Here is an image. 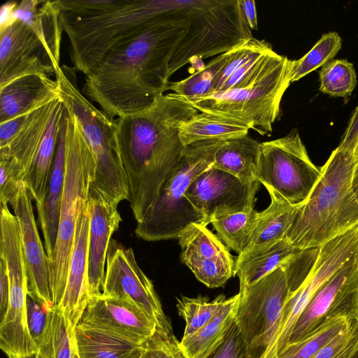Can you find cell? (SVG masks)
I'll return each mask as SVG.
<instances>
[{"label":"cell","instance_id":"6da1fadb","mask_svg":"<svg viewBox=\"0 0 358 358\" xmlns=\"http://www.w3.org/2000/svg\"><path fill=\"white\" fill-rule=\"evenodd\" d=\"M189 27L165 17L114 47L85 76L83 93L111 119L148 108L169 90L170 60Z\"/></svg>","mask_w":358,"mask_h":358},{"label":"cell","instance_id":"7a4b0ae2","mask_svg":"<svg viewBox=\"0 0 358 358\" xmlns=\"http://www.w3.org/2000/svg\"><path fill=\"white\" fill-rule=\"evenodd\" d=\"M199 111L161 94L148 108L115 119V141L129 184V202L138 222L157 199L178 166L185 146L180 126Z\"/></svg>","mask_w":358,"mask_h":358},{"label":"cell","instance_id":"3957f363","mask_svg":"<svg viewBox=\"0 0 358 358\" xmlns=\"http://www.w3.org/2000/svg\"><path fill=\"white\" fill-rule=\"evenodd\" d=\"M73 67L85 76L114 47L166 17L159 0H57Z\"/></svg>","mask_w":358,"mask_h":358},{"label":"cell","instance_id":"277c9868","mask_svg":"<svg viewBox=\"0 0 358 358\" xmlns=\"http://www.w3.org/2000/svg\"><path fill=\"white\" fill-rule=\"evenodd\" d=\"M355 157L337 147L320 168L321 176L299 206L285 238L296 249L319 248L358 225V203L352 189Z\"/></svg>","mask_w":358,"mask_h":358},{"label":"cell","instance_id":"5b68a950","mask_svg":"<svg viewBox=\"0 0 358 358\" xmlns=\"http://www.w3.org/2000/svg\"><path fill=\"white\" fill-rule=\"evenodd\" d=\"M292 60L273 50L244 80L229 90L199 97L170 93L198 110L240 122L259 134L273 131L282 96L291 84Z\"/></svg>","mask_w":358,"mask_h":358},{"label":"cell","instance_id":"8992f818","mask_svg":"<svg viewBox=\"0 0 358 358\" xmlns=\"http://www.w3.org/2000/svg\"><path fill=\"white\" fill-rule=\"evenodd\" d=\"M76 69L60 65L55 73L59 94L80 125L95 161L92 185L118 206L129 199V184L115 141V119L110 118L80 92Z\"/></svg>","mask_w":358,"mask_h":358},{"label":"cell","instance_id":"52a82bcc","mask_svg":"<svg viewBox=\"0 0 358 358\" xmlns=\"http://www.w3.org/2000/svg\"><path fill=\"white\" fill-rule=\"evenodd\" d=\"M65 121V179L57 241L50 262L54 306H58L64 293L78 219L95 173L93 154L75 115L67 109Z\"/></svg>","mask_w":358,"mask_h":358},{"label":"cell","instance_id":"ba28073f","mask_svg":"<svg viewBox=\"0 0 358 358\" xmlns=\"http://www.w3.org/2000/svg\"><path fill=\"white\" fill-rule=\"evenodd\" d=\"M224 142L207 140L185 146L178 166L157 199L137 222L134 231L137 237L146 241L178 238L193 224H208L205 216L186 199L185 194L193 180L213 166L215 153Z\"/></svg>","mask_w":358,"mask_h":358},{"label":"cell","instance_id":"9c48e42d","mask_svg":"<svg viewBox=\"0 0 358 358\" xmlns=\"http://www.w3.org/2000/svg\"><path fill=\"white\" fill-rule=\"evenodd\" d=\"M321 176L311 162L298 130L259 143L257 180L293 206L306 202Z\"/></svg>","mask_w":358,"mask_h":358},{"label":"cell","instance_id":"30bf717a","mask_svg":"<svg viewBox=\"0 0 358 358\" xmlns=\"http://www.w3.org/2000/svg\"><path fill=\"white\" fill-rule=\"evenodd\" d=\"M235 317L252 358H259L274 339L284 305L290 294L282 266L239 291Z\"/></svg>","mask_w":358,"mask_h":358},{"label":"cell","instance_id":"8fae6325","mask_svg":"<svg viewBox=\"0 0 358 358\" xmlns=\"http://www.w3.org/2000/svg\"><path fill=\"white\" fill-rule=\"evenodd\" d=\"M358 253V225L319 247L317 260L309 275L290 293L282 308L275 336L259 358H278L289 342L294 327L322 285L343 264Z\"/></svg>","mask_w":358,"mask_h":358},{"label":"cell","instance_id":"7c38bea8","mask_svg":"<svg viewBox=\"0 0 358 358\" xmlns=\"http://www.w3.org/2000/svg\"><path fill=\"white\" fill-rule=\"evenodd\" d=\"M338 320H358V253L315 293L299 317L289 344L301 341Z\"/></svg>","mask_w":358,"mask_h":358},{"label":"cell","instance_id":"4fadbf2b","mask_svg":"<svg viewBox=\"0 0 358 358\" xmlns=\"http://www.w3.org/2000/svg\"><path fill=\"white\" fill-rule=\"evenodd\" d=\"M101 294L127 302L152 320L157 329L172 334L152 281L138 266L131 248L111 239Z\"/></svg>","mask_w":358,"mask_h":358},{"label":"cell","instance_id":"5bb4252c","mask_svg":"<svg viewBox=\"0 0 358 358\" xmlns=\"http://www.w3.org/2000/svg\"><path fill=\"white\" fill-rule=\"evenodd\" d=\"M259 185L244 182L211 166L193 180L185 197L209 224L224 215L252 210Z\"/></svg>","mask_w":358,"mask_h":358},{"label":"cell","instance_id":"9a60e30c","mask_svg":"<svg viewBox=\"0 0 358 358\" xmlns=\"http://www.w3.org/2000/svg\"><path fill=\"white\" fill-rule=\"evenodd\" d=\"M59 66L40 38L21 20L13 18L0 29V87L29 75L55 77Z\"/></svg>","mask_w":358,"mask_h":358},{"label":"cell","instance_id":"2e32d148","mask_svg":"<svg viewBox=\"0 0 358 358\" xmlns=\"http://www.w3.org/2000/svg\"><path fill=\"white\" fill-rule=\"evenodd\" d=\"M180 260L210 288L223 286L236 275V264L227 247L206 226L193 224L178 238Z\"/></svg>","mask_w":358,"mask_h":358},{"label":"cell","instance_id":"e0dca14e","mask_svg":"<svg viewBox=\"0 0 358 358\" xmlns=\"http://www.w3.org/2000/svg\"><path fill=\"white\" fill-rule=\"evenodd\" d=\"M32 196L24 181L10 203L20 229L28 289L48 308L54 306L50 262L41 242L34 218Z\"/></svg>","mask_w":358,"mask_h":358},{"label":"cell","instance_id":"ac0fdd59","mask_svg":"<svg viewBox=\"0 0 358 358\" xmlns=\"http://www.w3.org/2000/svg\"><path fill=\"white\" fill-rule=\"evenodd\" d=\"M80 322L136 345L145 344L157 329L141 310L102 294L90 298Z\"/></svg>","mask_w":358,"mask_h":358},{"label":"cell","instance_id":"d6986e66","mask_svg":"<svg viewBox=\"0 0 358 358\" xmlns=\"http://www.w3.org/2000/svg\"><path fill=\"white\" fill-rule=\"evenodd\" d=\"M90 222V207L87 198L78 219L65 290L57 306L72 335L90 299L88 286Z\"/></svg>","mask_w":358,"mask_h":358},{"label":"cell","instance_id":"ffe728a7","mask_svg":"<svg viewBox=\"0 0 358 358\" xmlns=\"http://www.w3.org/2000/svg\"><path fill=\"white\" fill-rule=\"evenodd\" d=\"M88 199L90 207L88 286L92 298L102 293L109 243L122 219L117 205L106 199L92 184Z\"/></svg>","mask_w":358,"mask_h":358},{"label":"cell","instance_id":"44dd1931","mask_svg":"<svg viewBox=\"0 0 358 358\" xmlns=\"http://www.w3.org/2000/svg\"><path fill=\"white\" fill-rule=\"evenodd\" d=\"M9 299L7 310L0 322V348L8 358H31L38 348L27 326L26 299L28 279L21 271L8 275Z\"/></svg>","mask_w":358,"mask_h":358},{"label":"cell","instance_id":"7402d4cb","mask_svg":"<svg viewBox=\"0 0 358 358\" xmlns=\"http://www.w3.org/2000/svg\"><path fill=\"white\" fill-rule=\"evenodd\" d=\"M59 95L56 79L29 75L0 87V123L27 114Z\"/></svg>","mask_w":358,"mask_h":358},{"label":"cell","instance_id":"603a6c76","mask_svg":"<svg viewBox=\"0 0 358 358\" xmlns=\"http://www.w3.org/2000/svg\"><path fill=\"white\" fill-rule=\"evenodd\" d=\"M65 136L66 121L64 115L58 137L46 196L41 205L36 206L38 220L44 238L45 250L50 262L52 259L57 241L59 213L64 192L65 179Z\"/></svg>","mask_w":358,"mask_h":358},{"label":"cell","instance_id":"cb8c5ba5","mask_svg":"<svg viewBox=\"0 0 358 358\" xmlns=\"http://www.w3.org/2000/svg\"><path fill=\"white\" fill-rule=\"evenodd\" d=\"M66 111V106L59 96L39 147L22 179L29 188L36 206L41 205L46 196L58 137Z\"/></svg>","mask_w":358,"mask_h":358},{"label":"cell","instance_id":"d4e9b609","mask_svg":"<svg viewBox=\"0 0 358 358\" xmlns=\"http://www.w3.org/2000/svg\"><path fill=\"white\" fill-rule=\"evenodd\" d=\"M270 197L269 206L260 212L259 220L245 250L237 257H244L270 247L285 238L298 206H293L271 189H266Z\"/></svg>","mask_w":358,"mask_h":358},{"label":"cell","instance_id":"484cf974","mask_svg":"<svg viewBox=\"0 0 358 358\" xmlns=\"http://www.w3.org/2000/svg\"><path fill=\"white\" fill-rule=\"evenodd\" d=\"M55 1L23 0L16 2L12 17L23 21L40 38L54 58L60 62L63 30Z\"/></svg>","mask_w":358,"mask_h":358},{"label":"cell","instance_id":"4316f807","mask_svg":"<svg viewBox=\"0 0 358 358\" xmlns=\"http://www.w3.org/2000/svg\"><path fill=\"white\" fill-rule=\"evenodd\" d=\"M79 358H139L145 344L136 345L79 322L72 335Z\"/></svg>","mask_w":358,"mask_h":358},{"label":"cell","instance_id":"83f0119b","mask_svg":"<svg viewBox=\"0 0 358 358\" xmlns=\"http://www.w3.org/2000/svg\"><path fill=\"white\" fill-rule=\"evenodd\" d=\"M239 300V292L227 299L206 325L181 339L180 345L187 358H206L221 344L235 321Z\"/></svg>","mask_w":358,"mask_h":358},{"label":"cell","instance_id":"f1b7e54d","mask_svg":"<svg viewBox=\"0 0 358 358\" xmlns=\"http://www.w3.org/2000/svg\"><path fill=\"white\" fill-rule=\"evenodd\" d=\"M259 143L248 134L227 140L217 150L213 166L244 182H256Z\"/></svg>","mask_w":358,"mask_h":358},{"label":"cell","instance_id":"f546056e","mask_svg":"<svg viewBox=\"0 0 358 358\" xmlns=\"http://www.w3.org/2000/svg\"><path fill=\"white\" fill-rule=\"evenodd\" d=\"M285 238L259 252L235 260L236 275L243 290L283 265L298 251ZM239 290V291H240Z\"/></svg>","mask_w":358,"mask_h":358},{"label":"cell","instance_id":"4dcf8cb0","mask_svg":"<svg viewBox=\"0 0 358 358\" xmlns=\"http://www.w3.org/2000/svg\"><path fill=\"white\" fill-rule=\"evenodd\" d=\"M245 124L206 113H198L180 126V138L185 146L193 143L218 140L227 141L248 134Z\"/></svg>","mask_w":358,"mask_h":358},{"label":"cell","instance_id":"1f68e13d","mask_svg":"<svg viewBox=\"0 0 358 358\" xmlns=\"http://www.w3.org/2000/svg\"><path fill=\"white\" fill-rule=\"evenodd\" d=\"M260 212L236 213L215 218L211 224L222 243L238 255L247 248L259 220Z\"/></svg>","mask_w":358,"mask_h":358},{"label":"cell","instance_id":"d6a6232c","mask_svg":"<svg viewBox=\"0 0 358 358\" xmlns=\"http://www.w3.org/2000/svg\"><path fill=\"white\" fill-rule=\"evenodd\" d=\"M73 350L72 334L64 316L57 306H52L38 353L43 358H72Z\"/></svg>","mask_w":358,"mask_h":358},{"label":"cell","instance_id":"836d02e7","mask_svg":"<svg viewBox=\"0 0 358 358\" xmlns=\"http://www.w3.org/2000/svg\"><path fill=\"white\" fill-rule=\"evenodd\" d=\"M226 300L223 294L212 301L201 295L194 298L185 296L178 298L177 309L185 322L182 338L189 336L206 325L218 313Z\"/></svg>","mask_w":358,"mask_h":358},{"label":"cell","instance_id":"e575fe53","mask_svg":"<svg viewBox=\"0 0 358 358\" xmlns=\"http://www.w3.org/2000/svg\"><path fill=\"white\" fill-rule=\"evenodd\" d=\"M231 50L217 55L203 69L193 72L185 79L171 83L169 90L185 97H199L210 94L217 76L231 55Z\"/></svg>","mask_w":358,"mask_h":358},{"label":"cell","instance_id":"d590c367","mask_svg":"<svg viewBox=\"0 0 358 358\" xmlns=\"http://www.w3.org/2000/svg\"><path fill=\"white\" fill-rule=\"evenodd\" d=\"M341 46V38L337 32L324 34L305 55L299 59L292 60L291 83L333 59Z\"/></svg>","mask_w":358,"mask_h":358},{"label":"cell","instance_id":"8d00e7d4","mask_svg":"<svg viewBox=\"0 0 358 358\" xmlns=\"http://www.w3.org/2000/svg\"><path fill=\"white\" fill-rule=\"evenodd\" d=\"M320 90L331 96L348 97L357 85L353 64L345 59H333L319 73Z\"/></svg>","mask_w":358,"mask_h":358},{"label":"cell","instance_id":"74e56055","mask_svg":"<svg viewBox=\"0 0 358 358\" xmlns=\"http://www.w3.org/2000/svg\"><path fill=\"white\" fill-rule=\"evenodd\" d=\"M355 321L336 320L304 340L289 344L278 358H311L322 347Z\"/></svg>","mask_w":358,"mask_h":358},{"label":"cell","instance_id":"f35d334b","mask_svg":"<svg viewBox=\"0 0 358 358\" xmlns=\"http://www.w3.org/2000/svg\"><path fill=\"white\" fill-rule=\"evenodd\" d=\"M358 350V320L352 322L311 358H353Z\"/></svg>","mask_w":358,"mask_h":358},{"label":"cell","instance_id":"ab89813d","mask_svg":"<svg viewBox=\"0 0 358 358\" xmlns=\"http://www.w3.org/2000/svg\"><path fill=\"white\" fill-rule=\"evenodd\" d=\"M318 252L319 248L301 250L282 265L290 293L297 289L306 279L317 260Z\"/></svg>","mask_w":358,"mask_h":358},{"label":"cell","instance_id":"60d3db41","mask_svg":"<svg viewBox=\"0 0 358 358\" xmlns=\"http://www.w3.org/2000/svg\"><path fill=\"white\" fill-rule=\"evenodd\" d=\"M26 306L29 334L38 348L48 322L49 311L51 308H48L38 300L29 289Z\"/></svg>","mask_w":358,"mask_h":358},{"label":"cell","instance_id":"b9f144b4","mask_svg":"<svg viewBox=\"0 0 358 358\" xmlns=\"http://www.w3.org/2000/svg\"><path fill=\"white\" fill-rule=\"evenodd\" d=\"M0 203L10 204L19 192L21 171L13 159L4 157H0Z\"/></svg>","mask_w":358,"mask_h":358},{"label":"cell","instance_id":"7bdbcfd3","mask_svg":"<svg viewBox=\"0 0 358 358\" xmlns=\"http://www.w3.org/2000/svg\"><path fill=\"white\" fill-rule=\"evenodd\" d=\"M145 345L148 358H187L173 334L157 329Z\"/></svg>","mask_w":358,"mask_h":358},{"label":"cell","instance_id":"ee69618b","mask_svg":"<svg viewBox=\"0 0 358 358\" xmlns=\"http://www.w3.org/2000/svg\"><path fill=\"white\" fill-rule=\"evenodd\" d=\"M206 358H252L235 321L221 344Z\"/></svg>","mask_w":358,"mask_h":358},{"label":"cell","instance_id":"f6af8a7d","mask_svg":"<svg viewBox=\"0 0 358 358\" xmlns=\"http://www.w3.org/2000/svg\"><path fill=\"white\" fill-rule=\"evenodd\" d=\"M358 141V106L353 110L338 147L353 152Z\"/></svg>","mask_w":358,"mask_h":358},{"label":"cell","instance_id":"bcb514c9","mask_svg":"<svg viewBox=\"0 0 358 358\" xmlns=\"http://www.w3.org/2000/svg\"><path fill=\"white\" fill-rule=\"evenodd\" d=\"M27 114L0 123V148L5 146L17 133Z\"/></svg>","mask_w":358,"mask_h":358},{"label":"cell","instance_id":"7dc6e473","mask_svg":"<svg viewBox=\"0 0 358 358\" xmlns=\"http://www.w3.org/2000/svg\"><path fill=\"white\" fill-rule=\"evenodd\" d=\"M9 299V284L6 268L3 262L0 259V319L5 315Z\"/></svg>","mask_w":358,"mask_h":358},{"label":"cell","instance_id":"c3c4849f","mask_svg":"<svg viewBox=\"0 0 358 358\" xmlns=\"http://www.w3.org/2000/svg\"><path fill=\"white\" fill-rule=\"evenodd\" d=\"M241 13L244 21L252 30L257 29V15L255 1L253 0H239Z\"/></svg>","mask_w":358,"mask_h":358},{"label":"cell","instance_id":"681fc988","mask_svg":"<svg viewBox=\"0 0 358 358\" xmlns=\"http://www.w3.org/2000/svg\"><path fill=\"white\" fill-rule=\"evenodd\" d=\"M352 189L354 196L358 203V157L355 158V162L352 171Z\"/></svg>","mask_w":358,"mask_h":358},{"label":"cell","instance_id":"f907efd6","mask_svg":"<svg viewBox=\"0 0 358 358\" xmlns=\"http://www.w3.org/2000/svg\"><path fill=\"white\" fill-rule=\"evenodd\" d=\"M72 341H73V338H72ZM73 350L72 358H79L78 355V353L76 352V350L73 341Z\"/></svg>","mask_w":358,"mask_h":358},{"label":"cell","instance_id":"816d5d0a","mask_svg":"<svg viewBox=\"0 0 358 358\" xmlns=\"http://www.w3.org/2000/svg\"><path fill=\"white\" fill-rule=\"evenodd\" d=\"M353 154H354V156L355 158H357L358 157V141L355 147V149H354V151H353Z\"/></svg>","mask_w":358,"mask_h":358},{"label":"cell","instance_id":"f5cc1de1","mask_svg":"<svg viewBox=\"0 0 358 358\" xmlns=\"http://www.w3.org/2000/svg\"><path fill=\"white\" fill-rule=\"evenodd\" d=\"M139 358H148V352L145 349V345L144 351L143 352V353L141 354V355L140 356Z\"/></svg>","mask_w":358,"mask_h":358},{"label":"cell","instance_id":"db71d44e","mask_svg":"<svg viewBox=\"0 0 358 358\" xmlns=\"http://www.w3.org/2000/svg\"><path fill=\"white\" fill-rule=\"evenodd\" d=\"M34 358H43L38 353L34 356Z\"/></svg>","mask_w":358,"mask_h":358},{"label":"cell","instance_id":"11a10c76","mask_svg":"<svg viewBox=\"0 0 358 358\" xmlns=\"http://www.w3.org/2000/svg\"><path fill=\"white\" fill-rule=\"evenodd\" d=\"M353 358H358V350L357 351V352L355 353V356L353 357Z\"/></svg>","mask_w":358,"mask_h":358}]
</instances>
